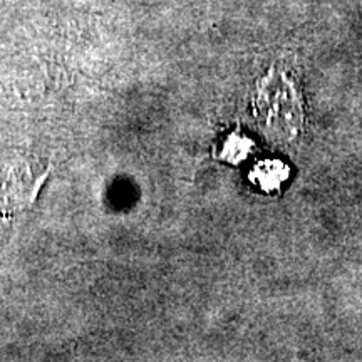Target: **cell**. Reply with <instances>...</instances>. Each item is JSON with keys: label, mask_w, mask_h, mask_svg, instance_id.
<instances>
[{"label": "cell", "mask_w": 362, "mask_h": 362, "mask_svg": "<svg viewBox=\"0 0 362 362\" xmlns=\"http://www.w3.org/2000/svg\"><path fill=\"white\" fill-rule=\"evenodd\" d=\"M287 178L288 166L279 160H264L257 163L250 173L253 185H257L265 193L279 192Z\"/></svg>", "instance_id": "3"}, {"label": "cell", "mask_w": 362, "mask_h": 362, "mask_svg": "<svg viewBox=\"0 0 362 362\" xmlns=\"http://www.w3.org/2000/svg\"><path fill=\"white\" fill-rule=\"evenodd\" d=\"M252 143L250 139L245 138V136H240V134H232L228 138V141L225 143L223 148V155L228 161L237 163L240 160H245V156L250 151Z\"/></svg>", "instance_id": "4"}, {"label": "cell", "mask_w": 362, "mask_h": 362, "mask_svg": "<svg viewBox=\"0 0 362 362\" xmlns=\"http://www.w3.org/2000/svg\"><path fill=\"white\" fill-rule=\"evenodd\" d=\"M51 166L25 153L0 156V215L13 216L37 200Z\"/></svg>", "instance_id": "2"}, {"label": "cell", "mask_w": 362, "mask_h": 362, "mask_svg": "<svg viewBox=\"0 0 362 362\" xmlns=\"http://www.w3.org/2000/svg\"><path fill=\"white\" fill-rule=\"evenodd\" d=\"M260 129L277 143H293L304 126V99L296 78L284 66H272L257 81L252 98Z\"/></svg>", "instance_id": "1"}]
</instances>
